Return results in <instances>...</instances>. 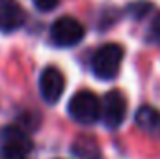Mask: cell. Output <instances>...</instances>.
Instances as JSON below:
<instances>
[{
    "instance_id": "9",
    "label": "cell",
    "mask_w": 160,
    "mask_h": 159,
    "mask_svg": "<svg viewBox=\"0 0 160 159\" xmlns=\"http://www.w3.org/2000/svg\"><path fill=\"white\" fill-rule=\"evenodd\" d=\"M73 156H77L78 159H99L101 157V150L97 146V142L91 137H78L73 146H71Z\"/></svg>"
},
{
    "instance_id": "10",
    "label": "cell",
    "mask_w": 160,
    "mask_h": 159,
    "mask_svg": "<svg viewBox=\"0 0 160 159\" xmlns=\"http://www.w3.org/2000/svg\"><path fill=\"white\" fill-rule=\"evenodd\" d=\"M147 38H149V41L160 45V13H157V17L153 19V23L149 26V32H147Z\"/></svg>"
},
{
    "instance_id": "5",
    "label": "cell",
    "mask_w": 160,
    "mask_h": 159,
    "mask_svg": "<svg viewBox=\"0 0 160 159\" xmlns=\"http://www.w3.org/2000/svg\"><path fill=\"white\" fill-rule=\"evenodd\" d=\"M125 116H127V99H125V96L118 90L108 92L102 99V105H101L102 123L108 129H118L123 123Z\"/></svg>"
},
{
    "instance_id": "8",
    "label": "cell",
    "mask_w": 160,
    "mask_h": 159,
    "mask_svg": "<svg viewBox=\"0 0 160 159\" xmlns=\"http://www.w3.org/2000/svg\"><path fill=\"white\" fill-rule=\"evenodd\" d=\"M136 125L153 139H160V111L143 105L136 111Z\"/></svg>"
},
{
    "instance_id": "7",
    "label": "cell",
    "mask_w": 160,
    "mask_h": 159,
    "mask_svg": "<svg viewBox=\"0 0 160 159\" xmlns=\"http://www.w3.org/2000/svg\"><path fill=\"white\" fill-rule=\"evenodd\" d=\"M26 21L22 8L15 0H0V32H15Z\"/></svg>"
},
{
    "instance_id": "1",
    "label": "cell",
    "mask_w": 160,
    "mask_h": 159,
    "mask_svg": "<svg viewBox=\"0 0 160 159\" xmlns=\"http://www.w3.org/2000/svg\"><path fill=\"white\" fill-rule=\"evenodd\" d=\"M121 62H123V47L118 43H106L97 49V52L91 58V69L95 77L102 80L114 79L119 73Z\"/></svg>"
},
{
    "instance_id": "4",
    "label": "cell",
    "mask_w": 160,
    "mask_h": 159,
    "mask_svg": "<svg viewBox=\"0 0 160 159\" xmlns=\"http://www.w3.org/2000/svg\"><path fill=\"white\" fill-rule=\"evenodd\" d=\"M84 38V26L73 17H60L50 26V40L58 47H73Z\"/></svg>"
},
{
    "instance_id": "2",
    "label": "cell",
    "mask_w": 160,
    "mask_h": 159,
    "mask_svg": "<svg viewBox=\"0 0 160 159\" xmlns=\"http://www.w3.org/2000/svg\"><path fill=\"white\" fill-rule=\"evenodd\" d=\"M69 116L82 125H91L101 118L99 97L89 90L77 92L69 101Z\"/></svg>"
},
{
    "instance_id": "6",
    "label": "cell",
    "mask_w": 160,
    "mask_h": 159,
    "mask_svg": "<svg viewBox=\"0 0 160 159\" xmlns=\"http://www.w3.org/2000/svg\"><path fill=\"white\" fill-rule=\"evenodd\" d=\"M65 90V77L63 73L58 69V68H47L39 77V92L41 97L48 103V105H54L58 103V99L62 97Z\"/></svg>"
},
{
    "instance_id": "11",
    "label": "cell",
    "mask_w": 160,
    "mask_h": 159,
    "mask_svg": "<svg viewBox=\"0 0 160 159\" xmlns=\"http://www.w3.org/2000/svg\"><path fill=\"white\" fill-rule=\"evenodd\" d=\"M58 2H60V0H34L36 8H38L39 11H50V9H54V8L58 6Z\"/></svg>"
},
{
    "instance_id": "3",
    "label": "cell",
    "mask_w": 160,
    "mask_h": 159,
    "mask_svg": "<svg viewBox=\"0 0 160 159\" xmlns=\"http://www.w3.org/2000/svg\"><path fill=\"white\" fill-rule=\"evenodd\" d=\"M32 140L21 127H8L2 137L0 159H30Z\"/></svg>"
}]
</instances>
